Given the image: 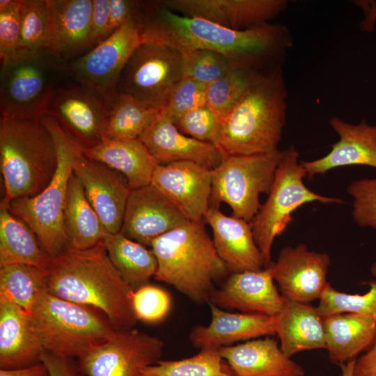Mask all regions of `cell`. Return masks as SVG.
<instances>
[{
	"mask_svg": "<svg viewBox=\"0 0 376 376\" xmlns=\"http://www.w3.org/2000/svg\"><path fill=\"white\" fill-rule=\"evenodd\" d=\"M30 315L45 351L63 357L78 359L118 331L100 311L64 300L47 290Z\"/></svg>",
	"mask_w": 376,
	"mask_h": 376,
	"instance_id": "obj_7",
	"label": "cell"
},
{
	"mask_svg": "<svg viewBox=\"0 0 376 376\" xmlns=\"http://www.w3.org/2000/svg\"><path fill=\"white\" fill-rule=\"evenodd\" d=\"M175 125L183 134L214 145L221 124L205 104L187 112Z\"/></svg>",
	"mask_w": 376,
	"mask_h": 376,
	"instance_id": "obj_44",
	"label": "cell"
},
{
	"mask_svg": "<svg viewBox=\"0 0 376 376\" xmlns=\"http://www.w3.org/2000/svg\"><path fill=\"white\" fill-rule=\"evenodd\" d=\"M49 13L47 51L68 64L93 48L91 36L93 0H46Z\"/></svg>",
	"mask_w": 376,
	"mask_h": 376,
	"instance_id": "obj_18",
	"label": "cell"
},
{
	"mask_svg": "<svg viewBox=\"0 0 376 376\" xmlns=\"http://www.w3.org/2000/svg\"><path fill=\"white\" fill-rule=\"evenodd\" d=\"M40 121L51 133L56 145V171L40 194L15 198L8 203V207L12 214L31 228L42 249L54 258L69 247L64 208L69 181L81 148L51 116L44 115Z\"/></svg>",
	"mask_w": 376,
	"mask_h": 376,
	"instance_id": "obj_6",
	"label": "cell"
},
{
	"mask_svg": "<svg viewBox=\"0 0 376 376\" xmlns=\"http://www.w3.org/2000/svg\"><path fill=\"white\" fill-rule=\"evenodd\" d=\"M354 376H376V340L369 350L356 359Z\"/></svg>",
	"mask_w": 376,
	"mask_h": 376,
	"instance_id": "obj_49",
	"label": "cell"
},
{
	"mask_svg": "<svg viewBox=\"0 0 376 376\" xmlns=\"http://www.w3.org/2000/svg\"><path fill=\"white\" fill-rule=\"evenodd\" d=\"M109 113L104 100L70 78L56 88L47 112L81 149L102 141Z\"/></svg>",
	"mask_w": 376,
	"mask_h": 376,
	"instance_id": "obj_14",
	"label": "cell"
},
{
	"mask_svg": "<svg viewBox=\"0 0 376 376\" xmlns=\"http://www.w3.org/2000/svg\"><path fill=\"white\" fill-rule=\"evenodd\" d=\"M283 150L249 155H231L223 158L212 169L210 206L220 203L229 205L233 216L251 222L260 203L259 196L269 194Z\"/></svg>",
	"mask_w": 376,
	"mask_h": 376,
	"instance_id": "obj_10",
	"label": "cell"
},
{
	"mask_svg": "<svg viewBox=\"0 0 376 376\" xmlns=\"http://www.w3.org/2000/svg\"><path fill=\"white\" fill-rule=\"evenodd\" d=\"M141 3L127 0H110V31L111 34L130 18L138 13Z\"/></svg>",
	"mask_w": 376,
	"mask_h": 376,
	"instance_id": "obj_48",
	"label": "cell"
},
{
	"mask_svg": "<svg viewBox=\"0 0 376 376\" xmlns=\"http://www.w3.org/2000/svg\"><path fill=\"white\" fill-rule=\"evenodd\" d=\"M182 79L181 53L166 45L141 42L123 69L116 91L143 106L161 111Z\"/></svg>",
	"mask_w": 376,
	"mask_h": 376,
	"instance_id": "obj_11",
	"label": "cell"
},
{
	"mask_svg": "<svg viewBox=\"0 0 376 376\" xmlns=\"http://www.w3.org/2000/svg\"><path fill=\"white\" fill-rule=\"evenodd\" d=\"M52 257L42 249L36 234L12 214L8 203L0 205V267L26 264L47 269Z\"/></svg>",
	"mask_w": 376,
	"mask_h": 376,
	"instance_id": "obj_31",
	"label": "cell"
},
{
	"mask_svg": "<svg viewBox=\"0 0 376 376\" xmlns=\"http://www.w3.org/2000/svg\"><path fill=\"white\" fill-rule=\"evenodd\" d=\"M203 222L188 220L150 244L158 264L155 279L196 304L208 303L214 282L229 272Z\"/></svg>",
	"mask_w": 376,
	"mask_h": 376,
	"instance_id": "obj_4",
	"label": "cell"
},
{
	"mask_svg": "<svg viewBox=\"0 0 376 376\" xmlns=\"http://www.w3.org/2000/svg\"><path fill=\"white\" fill-rule=\"evenodd\" d=\"M132 306L137 320L157 322L168 314L171 298L161 288L148 283L134 290Z\"/></svg>",
	"mask_w": 376,
	"mask_h": 376,
	"instance_id": "obj_42",
	"label": "cell"
},
{
	"mask_svg": "<svg viewBox=\"0 0 376 376\" xmlns=\"http://www.w3.org/2000/svg\"><path fill=\"white\" fill-rule=\"evenodd\" d=\"M209 302L221 308L242 313L276 316L285 299L277 290L270 267L230 273L219 289H214Z\"/></svg>",
	"mask_w": 376,
	"mask_h": 376,
	"instance_id": "obj_20",
	"label": "cell"
},
{
	"mask_svg": "<svg viewBox=\"0 0 376 376\" xmlns=\"http://www.w3.org/2000/svg\"><path fill=\"white\" fill-rule=\"evenodd\" d=\"M218 351L235 376H304L302 366L281 350L269 336L254 338Z\"/></svg>",
	"mask_w": 376,
	"mask_h": 376,
	"instance_id": "obj_27",
	"label": "cell"
},
{
	"mask_svg": "<svg viewBox=\"0 0 376 376\" xmlns=\"http://www.w3.org/2000/svg\"><path fill=\"white\" fill-rule=\"evenodd\" d=\"M288 96L280 65L266 72L257 71L241 100L220 125L214 146L223 158L278 150Z\"/></svg>",
	"mask_w": 376,
	"mask_h": 376,
	"instance_id": "obj_3",
	"label": "cell"
},
{
	"mask_svg": "<svg viewBox=\"0 0 376 376\" xmlns=\"http://www.w3.org/2000/svg\"><path fill=\"white\" fill-rule=\"evenodd\" d=\"M20 0L0 1V57L4 60L19 49Z\"/></svg>",
	"mask_w": 376,
	"mask_h": 376,
	"instance_id": "obj_45",
	"label": "cell"
},
{
	"mask_svg": "<svg viewBox=\"0 0 376 376\" xmlns=\"http://www.w3.org/2000/svg\"><path fill=\"white\" fill-rule=\"evenodd\" d=\"M369 285L365 294H349L340 292L328 283L317 306L322 317L352 313L370 318L376 322V279L366 283Z\"/></svg>",
	"mask_w": 376,
	"mask_h": 376,
	"instance_id": "obj_38",
	"label": "cell"
},
{
	"mask_svg": "<svg viewBox=\"0 0 376 376\" xmlns=\"http://www.w3.org/2000/svg\"><path fill=\"white\" fill-rule=\"evenodd\" d=\"M138 13L81 56L67 64L68 77L104 100L110 106L119 76L141 43Z\"/></svg>",
	"mask_w": 376,
	"mask_h": 376,
	"instance_id": "obj_12",
	"label": "cell"
},
{
	"mask_svg": "<svg viewBox=\"0 0 376 376\" xmlns=\"http://www.w3.org/2000/svg\"><path fill=\"white\" fill-rule=\"evenodd\" d=\"M0 166L8 203L47 187L57 166L54 139L40 120L0 117Z\"/></svg>",
	"mask_w": 376,
	"mask_h": 376,
	"instance_id": "obj_5",
	"label": "cell"
},
{
	"mask_svg": "<svg viewBox=\"0 0 376 376\" xmlns=\"http://www.w3.org/2000/svg\"><path fill=\"white\" fill-rule=\"evenodd\" d=\"M73 173L108 233L120 231L131 188L126 177L108 166L86 157L81 150Z\"/></svg>",
	"mask_w": 376,
	"mask_h": 376,
	"instance_id": "obj_16",
	"label": "cell"
},
{
	"mask_svg": "<svg viewBox=\"0 0 376 376\" xmlns=\"http://www.w3.org/2000/svg\"><path fill=\"white\" fill-rule=\"evenodd\" d=\"M46 269L20 263L0 267V301L13 303L30 314L46 290Z\"/></svg>",
	"mask_w": 376,
	"mask_h": 376,
	"instance_id": "obj_34",
	"label": "cell"
},
{
	"mask_svg": "<svg viewBox=\"0 0 376 376\" xmlns=\"http://www.w3.org/2000/svg\"><path fill=\"white\" fill-rule=\"evenodd\" d=\"M355 361L353 360L340 366L342 376H354Z\"/></svg>",
	"mask_w": 376,
	"mask_h": 376,
	"instance_id": "obj_52",
	"label": "cell"
},
{
	"mask_svg": "<svg viewBox=\"0 0 376 376\" xmlns=\"http://www.w3.org/2000/svg\"><path fill=\"white\" fill-rule=\"evenodd\" d=\"M102 242L113 265L133 290L149 283L150 279L155 276L158 264L151 249L120 231L107 233Z\"/></svg>",
	"mask_w": 376,
	"mask_h": 376,
	"instance_id": "obj_33",
	"label": "cell"
},
{
	"mask_svg": "<svg viewBox=\"0 0 376 376\" xmlns=\"http://www.w3.org/2000/svg\"><path fill=\"white\" fill-rule=\"evenodd\" d=\"M275 320V334L281 350L288 357L303 351L326 350L324 317L317 307L285 299Z\"/></svg>",
	"mask_w": 376,
	"mask_h": 376,
	"instance_id": "obj_28",
	"label": "cell"
},
{
	"mask_svg": "<svg viewBox=\"0 0 376 376\" xmlns=\"http://www.w3.org/2000/svg\"><path fill=\"white\" fill-rule=\"evenodd\" d=\"M211 322L194 327L189 339L194 347L218 350L233 343L275 334V316L258 313H230L208 302Z\"/></svg>",
	"mask_w": 376,
	"mask_h": 376,
	"instance_id": "obj_24",
	"label": "cell"
},
{
	"mask_svg": "<svg viewBox=\"0 0 376 376\" xmlns=\"http://www.w3.org/2000/svg\"><path fill=\"white\" fill-rule=\"evenodd\" d=\"M0 376H49V373L45 364L41 362L26 368L0 369Z\"/></svg>",
	"mask_w": 376,
	"mask_h": 376,
	"instance_id": "obj_51",
	"label": "cell"
},
{
	"mask_svg": "<svg viewBox=\"0 0 376 376\" xmlns=\"http://www.w3.org/2000/svg\"><path fill=\"white\" fill-rule=\"evenodd\" d=\"M45 280L48 292L100 311L118 331L132 329L138 320L134 290L113 265L102 242L85 249L69 246L52 258Z\"/></svg>",
	"mask_w": 376,
	"mask_h": 376,
	"instance_id": "obj_2",
	"label": "cell"
},
{
	"mask_svg": "<svg viewBox=\"0 0 376 376\" xmlns=\"http://www.w3.org/2000/svg\"><path fill=\"white\" fill-rule=\"evenodd\" d=\"M160 111L143 106L129 94L117 92L110 106L103 139H139L157 120Z\"/></svg>",
	"mask_w": 376,
	"mask_h": 376,
	"instance_id": "obj_35",
	"label": "cell"
},
{
	"mask_svg": "<svg viewBox=\"0 0 376 376\" xmlns=\"http://www.w3.org/2000/svg\"><path fill=\"white\" fill-rule=\"evenodd\" d=\"M66 66L47 51L19 49L1 60L0 116L40 120L68 76Z\"/></svg>",
	"mask_w": 376,
	"mask_h": 376,
	"instance_id": "obj_8",
	"label": "cell"
},
{
	"mask_svg": "<svg viewBox=\"0 0 376 376\" xmlns=\"http://www.w3.org/2000/svg\"><path fill=\"white\" fill-rule=\"evenodd\" d=\"M45 352L30 314L0 301V369L34 366L42 362Z\"/></svg>",
	"mask_w": 376,
	"mask_h": 376,
	"instance_id": "obj_26",
	"label": "cell"
},
{
	"mask_svg": "<svg viewBox=\"0 0 376 376\" xmlns=\"http://www.w3.org/2000/svg\"><path fill=\"white\" fill-rule=\"evenodd\" d=\"M64 224L69 246L85 249L102 242L108 233L88 201L79 180L72 173L64 208Z\"/></svg>",
	"mask_w": 376,
	"mask_h": 376,
	"instance_id": "obj_32",
	"label": "cell"
},
{
	"mask_svg": "<svg viewBox=\"0 0 376 376\" xmlns=\"http://www.w3.org/2000/svg\"><path fill=\"white\" fill-rule=\"evenodd\" d=\"M354 2L364 12L365 17L360 24L361 30L366 32L373 31L376 22V1H355Z\"/></svg>",
	"mask_w": 376,
	"mask_h": 376,
	"instance_id": "obj_50",
	"label": "cell"
},
{
	"mask_svg": "<svg viewBox=\"0 0 376 376\" xmlns=\"http://www.w3.org/2000/svg\"><path fill=\"white\" fill-rule=\"evenodd\" d=\"M138 20L142 42L166 45L180 53L213 51L238 67L251 70L282 58L292 45L290 31L282 24L235 30L204 18L176 14L161 2H141Z\"/></svg>",
	"mask_w": 376,
	"mask_h": 376,
	"instance_id": "obj_1",
	"label": "cell"
},
{
	"mask_svg": "<svg viewBox=\"0 0 376 376\" xmlns=\"http://www.w3.org/2000/svg\"><path fill=\"white\" fill-rule=\"evenodd\" d=\"M329 125L339 139L323 157L301 161L306 176L311 178L333 169L354 165L376 169V124L363 120L355 125L333 116Z\"/></svg>",
	"mask_w": 376,
	"mask_h": 376,
	"instance_id": "obj_23",
	"label": "cell"
},
{
	"mask_svg": "<svg viewBox=\"0 0 376 376\" xmlns=\"http://www.w3.org/2000/svg\"><path fill=\"white\" fill-rule=\"evenodd\" d=\"M142 376H235L218 350L201 349L180 360H161L145 368Z\"/></svg>",
	"mask_w": 376,
	"mask_h": 376,
	"instance_id": "obj_36",
	"label": "cell"
},
{
	"mask_svg": "<svg viewBox=\"0 0 376 376\" xmlns=\"http://www.w3.org/2000/svg\"><path fill=\"white\" fill-rule=\"evenodd\" d=\"M257 71L237 67L207 84L205 104L220 124L241 100Z\"/></svg>",
	"mask_w": 376,
	"mask_h": 376,
	"instance_id": "obj_37",
	"label": "cell"
},
{
	"mask_svg": "<svg viewBox=\"0 0 376 376\" xmlns=\"http://www.w3.org/2000/svg\"><path fill=\"white\" fill-rule=\"evenodd\" d=\"M237 67L226 56L213 51L198 49L181 53L182 79L204 84L215 81Z\"/></svg>",
	"mask_w": 376,
	"mask_h": 376,
	"instance_id": "obj_40",
	"label": "cell"
},
{
	"mask_svg": "<svg viewBox=\"0 0 376 376\" xmlns=\"http://www.w3.org/2000/svg\"><path fill=\"white\" fill-rule=\"evenodd\" d=\"M329 359L340 366L356 360L376 340V322L356 314L339 313L324 318Z\"/></svg>",
	"mask_w": 376,
	"mask_h": 376,
	"instance_id": "obj_30",
	"label": "cell"
},
{
	"mask_svg": "<svg viewBox=\"0 0 376 376\" xmlns=\"http://www.w3.org/2000/svg\"><path fill=\"white\" fill-rule=\"evenodd\" d=\"M371 274L376 278V262L374 263L370 267Z\"/></svg>",
	"mask_w": 376,
	"mask_h": 376,
	"instance_id": "obj_53",
	"label": "cell"
},
{
	"mask_svg": "<svg viewBox=\"0 0 376 376\" xmlns=\"http://www.w3.org/2000/svg\"><path fill=\"white\" fill-rule=\"evenodd\" d=\"M203 221L211 227L214 247L229 272L263 269L265 260L255 242L251 222L227 216L214 206L209 207Z\"/></svg>",
	"mask_w": 376,
	"mask_h": 376,
	"instance_id": "obj_22",
	"label": "cell"
},
{
	"mask_svg": "<svg viewBox=\"0 0 376 376\" xmlns=\"http://www.w3.org/2000/svg\"><path fill=\"white\" fill-rule=\"evenodd\" d=\"M111 35L110 0H93L91 25L93 47Z\"/></svg>",
	"mask_w": 376,
	"mask_h": 376,
	"instance_id": "obj_46",
	"label": "cell"
},
{
	"mask_svg": "<svg viewBox=\"0 0 376 376\" xmlns=\"http://www.w3.org/2000/svg\"><path fill=\"white\" fill-rule=\"evenodd\" d=\"M188 219L150 184L132 189L120 232L146 246Z\"/></svg>",
	"mask_w": 376,
	"mask_h": 376,
	"instance_id": "obj_19",
	"label": "cell"
},
{
	"mask_svg": "<svg viewBox=\"0 0 376 376\" xmlns=\"http://www.w3.org/2000/svg\"><path fill=\"white\" fill-rule=\"evenodd\" d=\"M139 139L158 164L188 161L214 169L223 159L214 144L183 134L160 114Z\"/></svg>",
	"mask_w": 376,
	"mask_h": 376,
	"instance_id": "obj_25",
	"label": "cell"
},
{
	"mask_svg": "<svg viewBox=\"0 0 376 376\" xmlns=\"http://www.w3.org/2000/svg\"><path fill=\"white\" fill-rule=\"evenodd\" d=\"M20 12L19 49L32 52L47 51L49 33L47 1L20 0Z\"/></svg>",
	"mask_w": 376,
	"mask_h": 376,
	"instance_id": "obj_39",
	"label": "cell"
},
{
	"mask_svg": "<svg viewBox=\"0 0 376 376\" xmlns=\"http://www.w3.org/2000/svg\"><path fill=\"white\" fill-rule=\"evenodd\" d=\"M42 362L47 368L49 376H86L74 359L60 357L45 351Z\"/></svg>",
	"mask_w": 376,
	"mask_h": 376,
	"instance_id": "obj_47",
	"label": "cell"
},
{
	"mask_svg": "<svg viewBox=\"0 0 376 376\" xmlns=\"http://www.w3.org/2000/svg\"><path fill=\"white\" fill-rule=\"evenodd\" d=\"M207 84L182 79L172 90L160 116L175 124L187 112L205 105Z\"/></svg>",
	"mask_w": 376,
	"mask_h": 376,
	"instance_id": "obj_41",
	"label": "cell"
},
{
	"mask_svg": "<svg viewBox=\"0 0 376 376\" xmlns=\"http://www.w3.org/2000/svg\"><path fill=\"white\" fill-rule=\"evenodd\" d=\"M347 191L353 198L354 221L361 227L376 230V178L353 181Z\"/></svg>",
	"mask_w": 376,
	"mask_h": 376,
	"instance_id": "obj_43",
	"label": "cell"
},
{
	"mask_svg": "<svg viewBox=\"0 0 376 376\" xmlns=\"http://www.w3.org/2000/svg\"><path fill=\"white\" fill-rule=\"evenodd\" d=\"M288 3L286 0H171L162 3L185 16L244 30L269 23L285 9Z\"/></svg>",
	"mask_w": 376,
	"mask_h": 376,
	"instance_id": "obj_21",
	"label": "cell"
},
{
	"mask_svg": "<svg viewBox=\"0 0 376 376\" xmlns=\"http://www.w3.org/2000/svg\"><path fill=\"white\" fill-rule=\"evenodd\" d=\"M330 263L329 254L299 244L283 248L276 261L269 267L284 299L309 304L319 300L328 284Z\"/></svg>",
	"mask_w": 376,
	"mask_h": 376,
	"instance_id": "obj_15",
	"label": "cell"
},
{
	"mask_svg": "<svg viewBox=\"0 0 376 376\" xmlns=\"http://www.w3.org/2000/svg\"><path fill=\"white\" fill-rule=\"evenodd\" d=\"M212 182V169L183 161L158 164L150 185L189 221H200L210 207Z\"/></svg>",
	"mask_w": 376,
	"mask_h": 376,
	"instance_id": "obj_17",
	"label": "cell"
},
{
	"mask_svg": "<svg viewBox=\"0 0 376 376\" xmlns=\"http://www.w3.org/2000/svg\"><path fill=\"white\" fill-rule=\"evenodd\" d=\"M164 342L136 329L118 331L109 341L77 359L86 376H142L159 361Z\"/></svg>",
	"mask_w": 376,
	"mask_h": 376,
	"instance_id": "obj_13",
	"label": "cell"
},
{
	"mask_svg": "<svg viewBox=\"0 0 376 376\" xmlns=\"http://www.w3.org/2000/svg\"><path fill=\"white\" fill-rule=\"evenodd\" d=\"M81 150L86 157L123 174L131 189L150 185L158 165L139 139H103L99 144Z\"/></svg>",
	"mask_w": 376,
	"mask_h": 376,
	"instance_id": "obj_29",
	"label": "cell"
},
{
	"mask_svg": "<svg viewBox=\"0 0 376 376\" xmlns=\"http://www.w3.org/2000/svg\"><path fill=\"white\" fill-rule=\"evenodd\" d=\"M299 157V153L293 145L283 150L268 197L251 221L254 240L263 256L265 267L272 263L274 241L291 221L293 212L308 203H343L341 198L317 194L304 185L303 180L306 173Z\"/></svg>",
	"mask_w": 376,
	"mask_h": 376,
	"instance_id": "obj_9",
	"label": "cell"
}]
</instances>
